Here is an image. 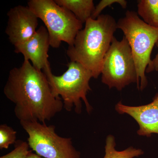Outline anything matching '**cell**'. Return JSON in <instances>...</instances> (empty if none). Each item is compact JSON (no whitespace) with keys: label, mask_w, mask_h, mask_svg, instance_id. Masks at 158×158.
<instances>
[{"label":"cell","mask_w":158,"mask_h":158,"mask_svg":"<svg viewBox=\"0 0 158 158\" xmlns=\"http://www.w3.org/2000/svg\"><path fill=\"white\" fill-rule=\"evenodd\" d=\"M4 95L15 105L19 122L50 121L64 108L60 97L56 96L42 71L24 59L19 67L9 71L3 89Z\"/></svg>","instance_id":"6da1fadb"},{"label":"cell","mask_w":158,"mask_h":158,"mask_svg":"<svg viewBox=\"0 0 158 158\" xmlns=\"http://www.w3.org/2000/svg\"><path fill=\"white\" fill-rule=\"evenodd\" d=\"M138 14L148 25L158 29V0L138 1Z\"/></svg>","instance_id":"7c38bea8"},{"label":"cell","mask_w":158,"mask_h":158,"mask_svg":"<svg viewBox=\"0 0 158 158\" xmlns=\"http://www.w3.org/2000/svg\"><path fill=\"white\" fill-rule=\"evenodd\" d=\"M28 7L43 22L49 35L50 44L58 48L61 42L73 45L83 24L69 10L59 6L55 0H30Z\"/></svg>","instance_id":"5b68a950"},{"label":"cell","mask_w":158,"mask_h":158,"mask_svg":"<svg viewBox=\"0 0 158 158\" xmlns=\"http://www.w3.org/2000/svg\"><path fill=\"white\" fill-rule=\"evenodd\" d=\"M115 137L109 135L106 139L105 155L103 158H134L142 155L144 152L141 149H137L131 146L124 150H116Z\"/></svg>","instance_id":"4fadbf2b"},{"label":"cell","mask_w":158,"mask_h":158,"mask_svg":"<svg viewBox=\"0 0 158 158\" xmlns=\"http://www.w3.org/2000/svg\"><path fill=\"white\" fill-rule=\"evenodd\" d=\"M115 3L119 4L123 9H126L127 7V1L125 0H102L96 6H95L90 18L93 19H96L101 15L102 11L105 8L111 6Z\"/></svg>","instance_id":"2e32d148"},{"label":"cell","mask_w":158,"mask_h":158,"mask_svg":"<svg viewBox=\"0 0 158 158\" xmlns=\"http://www.w3.org/2000/svg\"><path fill=\"white\" fill-rule=\"evenodd\" d=\"M117 26L129 43L135 64L137 88L143 90L148 85L146 69L151 62L152 52L158 40V29L144 22L137 12L129 10L124 17L118 20Z\"/></svg>","instance_id":"3957f363"},{"label":"cell","mask_w":158,"mask_h":158,"mask_svg":"<svg viewBox=\"0 0 158 158\" xmlns=\"http://www.w3.org/2000/svg\"><path fill=\"white\" fill-rule=\"evenodd\" d=\"M66 71L60 76L54 75L51 67L43 71L56 96L60 97L64 108L70 112L73 108L77 114L82 112V100L84 101L86 110L90 113L93 108L89 103L87 95L91 90L89 82L93 74L90 71L78 62H70L67 64Z\"/></svg>","instance_id":"277c9868"},{"label":"cell","mask_w":158,"mask_h":158,"mask_svg":"<svg viewBox=\"0 0 158 158\" xmlns=\"http://www.w3.org/2000/svg\"><path fill=\"white\" fill-rule=\"evenodd\" d=\"M156 45L158 49V40L156 43ZM154 71H158V52L156 55L155 58L152 60L151 62L148 66L146 69V73H149Z\"/></svg>","instance_id":"e0dca14e"},{"label":"cell","mask_w":158,"mask_h":158,"mask_svg":"<svg viewBox=\"0 0 158 158\" xmlns=\"http://www.w3.org/2000/svg\"><path fill=\"white\" fill-rule=\"evenodd\" d=\"M28 134L30 148L44 158H80L81 153L74 147L72 138L59 136L56 126L38 121L19 122Z\"/></svg>","instance_id":"52a82bcc"},{"label":"cell","mask_w":158,"mask_h":158,"mask_svg":"<svg viewBox=\"0 0 158 158\" xmlns=\"http://www.w3.org/2000/svg\"><path fill=\"white\" fill-rule=\"evenodd\" d=\"M27 158H44L38 155L36 153L33 152V151L30 150L27 156Z\"/></svg>","instance_id":"ac0fdd59"},{"label":"cell","mask_w":158,"mask_h":158,"mask_svg":"<svg viewBox=\"0 0 158 158\" xmlns=\"http://www.w3.org/2000/svg\"><path fill=\"white\" fill-rule=\"evenodd\" d=\"M49 35L45 27L40 26L30 39L15 46V52L23 54L24 59L31 61L34 68L44 71L50 67L48 52Z\"/></svg>","instance_id":"9c48e42d"},{"label":"cell","mask_w":158,"mask_h":158,"mask_svg":"<svg viewBox=\"0 0 158 158\" xmlns=\"http://www.w3.org/2000/svg\"><path fill=\"white\" fill-rule=\"evenodd\" d=\"M55 2L69 10L83 24L91 17L95 8L92 0H55Z\"/></svg>","instance_id":"8fae6325"},{"label":"cell","mask_w":158,"mask_h":158,"mask_svg":"<svg viewBox=\"0 0 158 158\" xmlns=\"http://www.w3.org/2000/svg\"><path fill=\"white\" fill-rule=\"evenodd\" d=\"M85 24L84 28L77 34L73 45L68 47L66 54L71 62L81 64L97 79L117 29V22L111 15L102 14L95 19L90 18Z\"/></svg>","instance_id":"7a4b0ae2"},{"label":"cell","mask_w":158,"mask_h":158,"mask_svg":"<svg viewBox=\"0 0 158 158\" xmlns=\"http://www.w3.org/2000/svg\"><path fill=\"white\" fill-rule=\"evenodd\" d=\"M115 109L119 114H127L137 122L139 126L138 135L150 137L152 134H158V93L148 104L133 106L120 101L116 104Z\"/></svg>","instance_id":"30bf717a"},{"label":"cell","mask_w":158,"mask_h":158,"mask_svg":"<svg viewBox=\"0 0 158 158\" xmlns=\"http://www.w3.org/2000/svg\"><path fill=\"white\" fill-rule=\"evenodd\" d=\"M7 16L6 33L14 46L25 42L36 33L38 18L28 6L19 5L11 8Z\"/></svg>","instance_id":"ba28073f"},{"label":"cell","mask_w":158,"mask_h":158,"mask_svg":"<svg viewBox=\"0 0 158 158\" xmlns=\"http://www.w3.org/2000/svg\"><path fill=\"white\" fill-rule=\"evenodd\" d=\"M102 82L110 89L121 91L131 83L138 82L135 60L125 37L121 40L113 38L104 59Z\"/></svg>","instance_id":"8992f818"},{"label":"cell","mask_w":158,"mask_h":158,"mask_svg":"<svg viewBox=\"0 0 158 158\" xmlns=\"http://www.w3.org/2000/svg\"><path fill=\"white\" fill-rule=\"evenodd\" d=\"M30 146L27 142L19 140L15 144L14 149L0 158H27L30 151Z\"/></svg>","instance_id":"9a60e30c"},{"label":"cell","mask_w":158,"mask_h":158,"mask_svg":"<svg viewBox=\"0 0 158 158\" xmlns=\"http://www.w3.org/2000/svg\"><path fill=\"white\" fill-rule=\"evenodd\" d=\"M17 132L6 124L0 125V149H8L10 145L15 144Z\"/></svg>","instance_id":"5bb4252c"}]
</instances>
